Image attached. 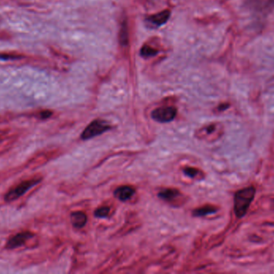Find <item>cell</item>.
Here are the masks:
<instances>
[{"mask_svg": "<svg viewBox=\"0 0 274 274\" xmlns=\"http://www.w3.org/2000/svg\"><path fill=\"white\" fill-rule=\"evenodd\" d=\"M53 110H39L37 111H31V112L24 113L20 116L27 117H34L38 120H48L53 117Z\"/></svg>", "mask_w": 274, "mask_h": 274, "instance_id": "15", "label": "cell"}, {"mask_svg": "<svg viewBox=\"0 0 274 274\" xmlns=\"http://www.w3.org/2000/svg\"><path fill=\"white\" fill-rule=\"evenodd\" d=\"M224 134V127L221 123L213 122L203 126L196 131L195 136L200 140L213 142L220 138Z\"/></svg>", "mask_w": 274, "mask_h": 274, "instance_id": "4", "label": "cell"}, {"mask_svg": "<svg viewBox=\"0 0 274 274\" xmlns=\"http://www.w3.org/2000/svg\"><path fill=\"white\" fill-rule=\"evenodd\" d=\"M28 55L26 53H19L16 51L12 52H0V60L3 61L21 62L23 63Z\"/></svg>", "mask_w": 274, "mask_h": 274, "instance_id": "10", "label": "cell"}, {"mask_svg": "<svg viewBox=\"0 0 274 274\" xmlns=\"http://www.w3.org/2000/svg\"><path fill=\"white\" fill-rule=\"evenodd\" d=\"M217 208L213 205L203 206L201 208H197L193 212V216L201 217L213 214L217 212Z\"/></svg>", "mask_w": 274, "mask_h": 274, "instance_id": "17", "label": "cell"}, {"mask_svg": "<svg viewBox=\"0 0 274 274\" xmlns=\"http://www.w3.org/2000/svg\"><path fill=\"white\" fill-rule=\"evenodd\" d=\"M58 150H44L34 154L31 158L26 161L23 165V169L33 170L37 169L42 167L49 161L58 156Z\"/></svg>", "mask_w": 274, "mask_h": 274, "instance_id": "3", "label": "cell"}, {"mask_svg": "<svg viewBox=\"0 0 274 274\" xmlns=\"http://www.w3.org/2000/svg\"><path fill=\"white\" fill-rule=\"evenodd\" d=\"M13 38V36L9 32L5 30H0V40L1 41H8Z\"/></svg>", "mask_w": 274, "mask_h": 274, "instance_id": "22", "label": "cell"}, {"mask_svg": "<svg viewBox=\"0 0 274 274\" xmlns=\"http://www.w3.org/2000/svg\"><path fill=\"white\" fill-rule=\"evenodd\" d=\"M43 260V256L39 254H27L26 256H23L17 260L16 266L23 269V268L30 267V266L39 264Z\"/></svg>", "mask_w": 274, "mask_h": 274, "instance_id": "9", "label": "cell"}, {"mask_svg": "<svg viewBox=\"0 0 274 274\" xmlns=\"http://www.w3.org/2000/svg\"><path fill=\"white\" fill-rule=\"evenodd\" d=\"M177 110L173 106H164L155 109L151 114L152 118L161 123H167L174 120Z\"/></svg>", "mask_w": 274, "mask_h": 274, "instance_id": "7", "label": "cell"}, {"mask_svg": "<svg viewBox=\"0 0 274 274\" xmlns=\"http://www.w3.org/2000/svg\"><path fill=\"white\" fill-rule=\"evenodd\" d=\"M170 16H171V12L169 10H164L157 14L148 16L147 18L145 19V21L150 27L153 26L156 28H159L168 22Z\"/></svg>", "mask_w": 274, "mask_h": 274, "instance_id": "8", "label": "cell"}, {"mask_svg": "<svg viewBox=\"0 0 274 274\" xmlns=\"http://www.w3.org/2000/svg\"><path fill=\"white\" fill-rule=\"evenodd\" d=\"M20 115H17L14 112H5L0 114V124L8 123L17 118Z\"/></svg>", "mask_w": 274, "mask_h": 274, "instance_id": "19", "label": "cell"}, {"mask_svg": "<svg viewBox=\"0 0 274 274\" xmlns=\"http://www.w3.org/2000/svg\"><path fill=\"white\" fill-rule=\"evenodd\" d=\"M228 107H229V105H225V104H224V105H220L218 109H219V110H224Z\"/></svg>", "mask_w": 274, "mask_h": 274, "instance_id": "24", "label": "cell"}, {"mask_svg": "<svg viewBox=\"0 0 274 274\" xmlns=\"http://www.w3.org/2000/svg\"><path fill=\"white\" fill-rule=\"evenodd\" d=\"M135 193L136 191L131 186H121L116 188L114 192V196L120 201L126 202L129 200Z\"/></svg>", "mask_w": 274, "mask_h": 274, "instance_id": "11", "label": "cell"}, {"mask_svg": "<svg viewBox=\"0 0 274 274\" xmlns=\"http://www.w3.org/2000/svg\"><path fill=\"white\" fill-rule=\"evenodd\" d=\"M140 53H141V56L142 58H149L157 56L158 54V51L152 48L151 46L144 45L141 48Z\"/></svg>", "mask_w": 274, "mask_h": 274, "instance_id": "18", "label": "cell"}, {"mask_svg": "<svg viewBox=\"0 0 274 274\" xmlns=\"http://www.w3.org/2000/svg\"><path fill=\"white\" fill-rule=\"evenodd\" d=\"M36 236L37 235L33 232L27 231V230L19 232L12 235L7 240L5 245V249L7 250H15L20 247L28 245L30 242L39 243L38 240H36Z\"/></svg>", "mask_w": 274, "mask_h": 274, "instance_id": "5", "label": "cell"}, {"mask_svg": "<svg viewBox=\"0 0 274 274\" xmlns=\"http://www.w3.org/2000/svg\"></svg>", "mask_w": 274, "mask_h": 274, "instance_id": "25", "label": "cell"}, {"mask_svg": "<svg viewBox=\"0 0 274 274\" xmlns=\"http://www.w3.org/2000/svg\"><path fill=\"white\" fill-rule=\"evenodd\" d=\"M183 172L184 175L190 177V178H197V176L199 174H201V171L200 170L197 169V168H194V167H185L183 168Z\"/></svg>", "mask_w": 274, "mask_h": 274, "instance_id": "21", "label": "cell"}, {"mask_svg": "<svg viewBox=\"0 0 274 274\" xmlns=\"http://www.w3.org/2000/svg\"><path fill=\"white\" fill-rule=\"evenodd\" d=\"M11 129L9 128H0V142L7 139V137L11 135Z\"/></svg>", "mask_w": 274, "mask_h": 274, "instance_id": "23", "label": "cell"}, {"mask_svg": "<svg viewBox=\"0 0 274 274\" xmlns=\"http://www.w3.org/2000/svg\"><path fill=\"white\" fill-rule=\"evenodd\" d=\"M111 129V125L108 123L106 121H104L101 119H96V120L91 121V123L84 129V131L82 133L81 138L83 140L91 139L93 137L102 135Z\"/></svg>", "mask_w": 274, "mask_h": 274, "instance_id": "6", "label": "cell"}, {"mask_svg": "<svg viewBox=\"0 0 274 274\" xmlns=\"http://www.w3.org/2000/svg\"><path fill=\"white\" fill-rule=\"evenodd\" d=\"M129 35H128V28L127 20H124L121 23V28L119 35V40L122 46H127L129 42Z\"/></svg>", "mask_w": 274, "mask_h": 274, "instance_id": "16", "label": "cell"}, {"mask_svg": "<svg viewBox=\"0 0 274 274\" xmlns=\"http://www.w3.org/2000/svg\"><path fill=\"white\" fill-rule=\"evenodd\" d=\"M18 137H19V135L18 134L11 135L7 139L0 142V157L8 152L12 148V146L18 141Z\"/></svg>", "mask_w": 274, "mask_h": 274, "instance_id": "14", "label": "cell"}, {"mask_svg": "<svg viewBox=\"0 0 274 274\" xmlns=\"http://www.w3.org/2000/svg\"><path fill=\"white\" fill-rule=\"evenodd\" d=\"M87 220H88V217H87L86 214L83 212L77 211V212H73L71 214V223L75 229H82L83 227L85 226Z\"/></svg>", "mask_w": 274, "mask_h": 274, "instance_id": "13", "label": "cell"}, {"mask_svg": "<svg viewBox=\"0 0 274 274\" xmlns=\"http://www.w3.org/2000/svg\"><path fill=\"white\" fill-rule=\"evenodd\" d=\"M182 196L181 192L177 189H172V188H166L163 189L161 192H159L158 197L160 199H163L164 201L174 202L177 200L180 196Z\"/></svg>", "mask_w": 274, "mask_h": 274, "instance_id": "12", "label": "cell"}, {"mask_svg": "<svg viewBox=\"0 0 274 274\" xmlns=\"http://www.w3.org/2000/svg\"><path fill=\"white\" fill-rule=\"evenodd\" d=\"M43 176L41 174H35L30 178L21 180L16 185L9 188L4 195L3 199L6 203H12L24 196L29 190L38 185L43 181Z\"/></svg>", "mask_w": 274, "mask_h": 274, "instance_id": "1", "label": "cell"}, {"mask_svg": "<svg viewBox=\"0 0 274 274\" xmlns=\"http://www.w3.org/2000/svg\"><path fill=\"white\" fill-rule=\"evenodd\" d=\"M256 190L251 186L236 192L234 196V212L237 218H242L247 213L249 206L254 200Z\"/></svg>", "mask_w": 274, "mask_h": 274, "instance_id": "2", "label": "cell"}, {"mask_svg": "<svg viewBox=\"0 0 274 274\" xmlns=\"http://www.w3.org/2000/svg\"><path fill=\"white\" fill-rule=\"evenodd\" d=\"M109 213H110V208L109 207L103 206V207L97 208L95 211L94 214H95V216L97 218H105L109 215Z\"/></svg>", "mask_w": 274, "mask_h": 274, "instance_id": "20", "label": "cell"}]
</instances>
